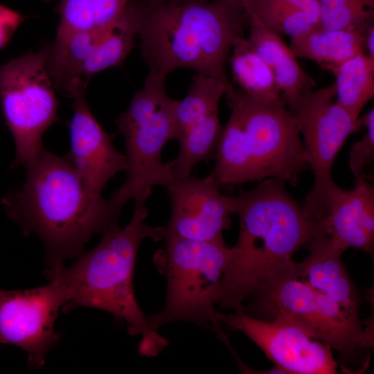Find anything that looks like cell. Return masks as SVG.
I'll use <instances>...</instances> for the list:
<instances>
[{"instance_id":"603a6c76","label":"cell","mask_w":374,"mask_h":374,"mask_svg":"<svg viewBox=\"0 0 374 374\" xmlns=\"http://www.w3.org/2000/svg\"><path fill=\"white\" fill-rule=\"evenodd\" d=\"M231 85L202 74L193 77L186 96L176 105L177 140L193 125L218 112L220 100Z\"/></svg>"},{"instance_id":"cb8c5ba5","label":"cell","mask_w":374,"mask_h":374,"mask_svg":"<svg viewBox=\"0 0 374 374\" xmlns=\"http://www.w3.org/2000/svg\"><path fill=\"white\" fill-rule=\"evenodd\" d=\"M60 21L57 33L109 26L124 12L131 0H57Z\"/></svg>"},{"instance_id":"44dd1931","label":"cell","mask_w":374,"mask_h":374,"mask_svg":"<svg viewBox=\"0 0 374 374\" xmlns=\"http://www.w3.org/2000/svg\"><path fill=\"white\" fill-rule=\"evenodd\" d=\"M330 72L335 78L336 102L357 119L374 96V62L362 51Z\"/></svg>"},{"instance_id":"d4e9b609","label":"cell","mask_w":374,"mask_h":374,"mask_svg":"<svg viewBox=\"0 0 374 374\" xmlns=\"http://www.w3.org/2000/svg\"><path fill=\"white\" fill-rule=\"evenodd\" d=\"M247 17H253L280 35L290 38L317 27L302 12L285 0H240Z\"/></svg>"},{"instance_id":"7c38bea8","label":"cell","mask_w":374,"mask_h":374,"mask_svg":"<svg viewBox=\"0 0 374 374\" xmlns=\"http://www.w3.org/2000/svg\"><path fill=\"white\" fill-rule=\"evenodd\" d=\"M220 326L252 340L283 373L335 374L338 364L331 349L296 323L281 318L263 319L240 310L215 312Z\"/></svg>"},{"instance_id":"277c9868","label":"cell","mask_w":374,"mask_h":374,"mask_svg":"<svg viewBox=\"0 0 374 374\" xmlns=\"http://www.w3.org/2000/svg\"><path fill=\"white\" fill-rule=\"evenodd\" d=\"M147 216L144 205H134L125 227L103 232L98 244L83 251L69 267L49 268L44 273L62 287L64 312L89 307L111 314L126 323L130 335L141 336L139 353L152 357L166 348L168 340L149 326L135 296L134 274L141 243L146 238L164 240L166 226L148 225Z\"/></svg>"},{"instance_id":"4316f807","label":"cell","mask_w":374,"mask_h":374,"mask_svg":"<svg viewBox=\"0 0 374 374\" xmlns=\"http://www.w3.org/2000/svg\"><path fill=\"white\" fill-rule=\"evenodd\" d=\"M366 132L356 141L349 151V167L355 179H368L366 168L374 160V109L358 118Z\"/></svg>"},{"instance_id":"ac0fdd59","label":"cell","mask_w":374,"mask_h":374,"mask_svg":"<svg viewBox=\"0 0 374 374\" xmlns=\"http://www.w3.org/2000/svg\"><path fill=\"white\" fill-rule=\"evenodd\" d=\"M369 26L340 30L317 26L303 35L290 38L289 46L297 58L314 62L330 71L363 51L364 34Z\"/></svg>"},{"instance_id":"8992f818","label":"cell","mask_w":374,"mask_h":374,"mask_svg":"<svg viewBox=\"0 0 374 374\" xmlns=\"http://www.w3.org/2000/svg\"><path fill=\"white\" fill-rule=\"evenodd\" d=\"M163 240L153 262L166 278V296L161 311L148 316L149 326L158 332L168 323L188 322L220 335L216 302L232 248L223 238L197 241L166 237Z\"/></svg>"},{"instance_id":"f1b7e54d","label":"cell","mask_w":374,"mask_h":374,"mask_svg":"<svg viewBox=\"0 0 374 374\" xmlns=\"http://www.w3.org/2000/svg\"><path fill=\"white\" fill-rule=\"evenodd\" d=\"M363 53L374 62V24H371L365 32Z\"/></svg>"},{"instance_id":"83f0119b","label":"cell","mask_w":374,"mask_h":374,"mask_svg":"<svg viewBox=\"0 0 374 374\" xmlns=\"http://www.w3.org/2000/svg\"><path fill=\"white\" fill-rule=\"evenodd\" d=\"M24 19L18 12L0 5V48L8 44Z\"/></svg>"},{"instance_id":"3957f363","label":"cell","mask_w":374,"mask_h":374,"mask_svg":"<svg viewBox=\"0 0 374 374\" xmlns=\"http://www.w3.org/2000/svg\"><path fill=\"white\" fill-rule=\"evenodd\" d=\"M149 72L179 68L231 84L226 66L248 20L240 0H131Z\"/></svg>"},{"instance_id":"5bb4252c","label":"cell","mask_w":374,"mask_h":374,"mask_svg":"<svg viewBox=\"0 0 374 374\" xmlns=\"http://www.w3.org/2000/svg\"><path fill=\"white\" fill-rule=\"evenodd\" d=\"M73 99V114L69 123L70 148L66 155L89 193L100 198L108 182L119 172L127 170V158L114 146V136L108 134L93 116L84 93Z\"/></svg>"},{"instance_id":"9c48e42d","label":"cell","mask_w":374,"mask_h":374,"mask_svg":"<svg viewBox=\"0 0 374 374\" xmlns=\"http://www.w3.org/2000/svg\"><path fill=\"white\" fill-rule=\"evenodd\" d=\"M46 60V48L0 66L1 112L16 148L11 169L26 167L38 155L44 134L60 120Z\"/></svg>"},{"instance_id":"f546056e","label":"cell","mask_w":374,"mask_h":374,"mask_svg":"<svg viewBox=\"0 0 374 374\" xmlns=\"http://www.w3.org/2000/svg\"><path fill=\"white\" fill-rule=\"evenodd\" d=\"M171 1H184V0H171Z\"/></svg>"},{"instance_id":"5b68a950","label":"cell","mask_w":374,"mask_h":374,"mask_svg":"<svg viewBox=\"0 0 374 374\" xmlns=\"http://www.w3.org/2000/svg\"><path fill=\"white\" fill-rule=\"evenodd\" d=\"M231 109L222 127L211 173L222 187L276 178L296 186L309 168L308 157L283 96L253 98L231 85Z\"/></svg>"},{"instance_id":"9a60e30c","label":"cell","mask_w":374,"mask_h":374,"mask_svg":"<svg viewBox=\"0 0 374 374\" xmlns=\"http://www.w3.org/2000/svg\"><path fill=\"white\" fill-rule=\"evenodd\" d=\"M320 220L326 234L344 251L353 247L373 254L374 187L368 179H355L350 190L335 184Z\"/></svg>"},{"instance_id":"2e32d148","label":"cell","mask_w":374,"mask_h":374,"mask_svg":"<svg viewBox=\"0 0 374 374\" xmlns=\"http://www.w3.org/2000/svg\"><path fill=\"white\" fill-rule=\"evenodd\" d=\"M307 247V257L296 262V277L359 315L358 294L341 260L344 250L327 235L315 238Z\"/></svg>"},{"instance_id":"52a82bcc","label":"cell","mask_w":374,"mask_h":374,"mask_svg":"<svg viewBox=\"0 0 374 374\" xmlns=\"http://www.w3.org/2000/svg\"><path fill=\"white\" fill-rule=\"evenodd\" d=\"M166 77L148 72L143 87L116 121L125 140L127 169L125 180L110 197L122 207L131 199L134 205H144L154 187L175 180L170 161L164 163L161 159L165 145L177 139L178 100L168 96Z\"/></svg>"},{"instance_id":"6da1fadb","label":"cell","mask_w":374,"mask_h":374,"mask_svg":"<svg viewBox=\"0 0 374 374\" xmlns=\"http://www.w3.org/2000/svg\"><path fill=\"white\" fill-rule=\"evenodd\" d=\"M285 184L269 178L235 196L239 235L221 279L218 310H237L276 280L295 276V253L326 235L321 220L306 215Z\"/></svg>"},{"instance_id":"e0dca14e","label":"cell","mask_w":374,"mask_h":374,"mask_svg":"<svg viewBox=\"0 0 374 374\" xmlns=\"http://www.w3.org/2000/svg\"><path fill=\"white\" fill-rule=\"evenodd\" d=\"M109 26L57 33L52 46L46 48V64L55 88L62 94L73 98L85 93L81 69Z\"/></svg>"},{"instance_id":"7402d4cb","label":"cell","mask_w":374,"mask_h":374,"mask_svg":"<svg viewBox=\"0 0 374 374\" xmlns=\"http://www.w3.org/2000/svg\"><path fill=\"white\" fill-rule=\"evenodd\" d=\"M218 112L214 113L187 130L178 139L179 153L170 161L175 180L190 175L199 162L214 154L222 132Z\"/></svg>"},{"instance_id":"4fadbf2b","label":"cell","mask_w":374,"mask_h":374,"mask_svg":"<svg viewBox=\"0 0 374 374\" xmlns=\"http://www.w3.org/2000/svg\"><path fill=\"white\" fill-rule=\"evenodd\" d=\"M171 214L166 226V237L197 241L223 238L235 214V196L221 193V186L211 174L205 177L189 176L174 180L165 187Z\"/></svg>"},{"instance_id":"30bf717a","label":"cell","mask_w":374,"mask_h":374,"mask_svg":"<svg viewBox=\"0 0 374 374\" xmlns=\"http://www.w3.org/2000/svg\"><path fill=\"white\" fill-rule=\"evenodd\" d=\"M334 82L306 91L290 111L308 157L314 184L305 198L303 209L319 220L325 211L334 161L347 139L362 127L335 100Z\"/></svg>"},{"instance_id":"8fae6325","label":"cell","mask_w":374,"mask_h":374,"mask_svg":"<svg viewBox=\"0 0 374 374\" xmlns=\"http://www.w3.org/2000/svg\"><path fill=\"white\" fill-rule=\"evenodd\" d=\"M28 290L0 288V344L17 346L28 354V366L37 368L45 363L50 349L60 338L54 328L65 297L60 285Z\"/></svg>"},{"instance_id":"ba28073f","label":"cell","mask_w":374,"mask_h":374,"mask_svg":"<svg viewBox=\"0 0 374 374\" xmlns=\"http://www.w3.org/2000/svg\"><path fill=\"white\" fill-rule=\"evenodd\" d=\"M238 310L263 319L289 320L355 364L360 351L373 345L371 330L359 315L315 290L295 276L281 277L249 299Z\"/></svg>"},{"instance_id":"4dcf8cb0","label":"cell","mask_w":374,"mask_h":374,"mask_svg":"<svg viewBox=\"0 0 374 374\" xmlns=\"http://www.w3.org/2000/svg\"><path fill=\"white\" fill-rule=\"evenodd\" d=\"M197 1H211V0H197Z\"/></svg>"},{"instance_id":"ffe728a7","label":"cell","mask_w":374,"mask_h":374,"mask_svg":"<svg viewBox=\"0 0 374 374\" xmlns=\"http://www.w3.org/2000/svg\"><path fill=\"white\" fill-rule=\"evenodd\" d=\"M137 36L136 20L130 6L107 29L104 36L84 63L80 75L86 89L92 75L112 66H118L132 50Z\"/></svg>"},{"instance_id":"484cf974","label":"cell","mask_w":374,"mask_h":374,"mask_svg":"<svg viewBox=\"0 0 374 374\" xmlns=\"http://www.w3.org/2000/svg\"><path fill=\"white\" fill-rule=\"evenodd\" d=\"M319 26L327 29L363 28L374 24V0H317Z\"/></svg>"},{"instance_id":"7a4b0ae2","label":"cell","mask_w":374,"mask_h":374,"mask_svg":"<svg viewBox=\"0 0 374 374\" xmlns=\"http://www.w3.org/2000/svg\"><path fill=\"white\" fill-rule=\"evenodd\" d=\"M25 168L22 187L5 195L1 204L25 236L40 237L50 269L80 255L95 233L119 225L123 207L111 197L92 196L66 154L44 148Z\"/></svg>"},{"instance_id":"d6986e66","label":"cell","mask_w":374,"mask_h":374,"mask_svg":"<svg viewBox=\"0 0 374 374\" xmlns=\"http://www.w3.org/2000/svg\"><path fill=\"white\" fill-rule=\"evenodd\" d=\"M228 63L234 82L244 93L265 100L282 96L272 70L255 51L246 36L235 41Z\"/></svg>"}]
</instances>
